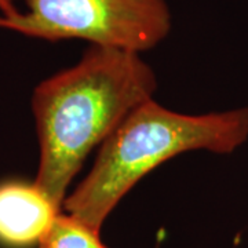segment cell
<instances>
[{
	"label": "cell",
	"mask_w": 248,
	"mask_h": 248,
	"mask_svg": "<svg viewBox=\"0 0 248 248\" xmlns=\"http://www.w3.org/2000/svg\"><path fill=\"white\" fill-rule=\"evenodd\" d=\"M27 10L0 16V28L60 42L86 40L141 54L161 43L171 29L166 0H25Z\"/></svg>",
	"instance_id": "obj_3"
},
{
	"label": "cell",
	"mask_w": 248,
	"mask_h": 248,
	"mask_svg": "<svg viewBox=\"0 0 248 248\" xmlns=\"http://www.w3.org/2000/svg\"><path fill=\"white\" fill-rule=\"evenodd\" d=\"M39 248H108L101 233L66 213H60L53 226L37 244Z\"/></svg>",
	"instance_id": "obj_5"
},
{
	"label": "cell",
	"mask_w": 248,
	"mask_h": 248,
	"mask_svg": "<svg viewBox=\"0 0 248 248\" xmlns=\"http://www.w3.org/2000/svg\"><path fill=\"white\" fill-rule=\"evenodd\" d=\"M16 9V0H0V16H4Z\"/></svg>",
	"instance_id": "obj_6"
},
{
	"label": "cell",
	"mask_w": 248,
	"mask_h": 248,
	"mask_svg": "<svg viewBox=\"0 0 248 248\" xmlns=\"http://www.w3.org/2000/svg\"><path fill=\"white\" fill-rule=\"evenodd\" d=\"M156 87L141 54L102 46H90L76 65L43 80L32 95L40 149L33 184L62 208L86 157Z\"/></svg>",
	"instance_id": "obj_1"
},
{
	"label": "cell",
	"mask_w": 248,
	"mask_h": 248,
	"mask_svg": "<svg viewBox=\"0 0 248 248\" xmlns=\"http://www.w3.org/2000/svg\"><path fill=\"white\" fill-rule=\"evenodd\" d=\"M62 213L35 184L0 185V244L27 248L39 244Z\"/></svg>",
	"instance_id": "obj_4"
},
{
	"label": "cell",
	"mask_w": 248,
	"mask_h": 248,
	"mask_svg": "<svg viewBox=\"0 0 248 248\" xmlns=\"http://www.w3.org/2000/svg\"><path fill=\"white\" fill-rule=\"evenodd\" d=\"M247 140L248 108L184 115L152 98L99 146L94 166L66 196L62 211L101 233L124 196L160 164L190 151L229 155Z\"/></svg>",
	"instance_id": "obj_2"
}]
</instances>
